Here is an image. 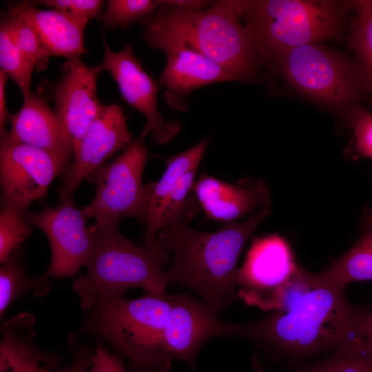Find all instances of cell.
<instances>
[{"mask_svg": "<svg viewBox=\"0 0 372 372\" xmlns=\"http://www.w3.org/2000/svg\"><path fill=\"white\" fill-rule=\"evenodd\" d=\"M267 206L238 223L223 225L212 231L169 222L157 239L170 258L165 271L167 283L188 288L218 315L235 302V280L239 256L253 232L271 213Z\"/></svg>", "mask_w": 372, "mask_h": 372, "instance_id": "obj_1", "label": "cell"}, {"mask_svg": "<svg viewBox=\"0 0 372 372\" xmlns=\"http://www.w3.org/2000/svg\"><path fill=\"white\" fill-rule=\"evenodd\" d=\"M311 278V289L287 311L242 325L240 335L300 353L340 347L356 337L366 313L346 300L344 289Z\"/></svg>", "mask_w": 372, "mask_h": 372, "instance_id": "obj_2", "label": "cell"}, {"mask_svg": "<svg viewBox=\"0 0 372 372\" xmlns=\"http://www.w3.org/2000/svg\"><path fill=\"white\" fill-rule=\"evenodd\" d=\"M145 41L163 39L180 43L235 74L251 80L260 61L239 19L237 1L221 0L207 9L188 10L159 5L138 21Z\"/></svg>", "mask_w": 372, "mask_h": 372, "instance_id": "obj_3", "label": "cell"}, {"mask_svg": "<svg viewBox=\"0 0 372 372\" xmlns=\"http://www.w3.org/2000/svg\"><path fill=\"white\" fill-rule=\"evenodd\" d=\"M119 223L101 216L90 226L96 238L94 256L87 274H79L72 282L83 311L99 299L123 296L133 288L154 295L166 293L164 269L170 262L169 254L161 246L134 243L120 232Z\"/></svg>", "mask_w": 372, "mask_h": 372, "instance_id": "obj_4", "label": "cell"}, {"mask_svg": "<svg viewBox=\"0 0 372 372\" xmlns=\"http://www.w3.org/2000/svg\"><path fill=\"white\" fill-rule=\"evenodd\" d=\"M238 17L260 62L290 48L341 35L349 2L329 0L237 1Z\"/></svg>", "mask_w": 372, "mask_h": 372, "instance_id": "obj_5", "label": "cell"}, {"mask_svg": "<svg viewBox=\"0 0 372 372\" xmlns=\"http://www.w3.org/2000/svg\"><path fill=\"white\" fill-rule=\"evenodd\" d=\"M173 302L167 292L101 298L87 311L84 329L127 360L133 372H167L160 344Z\"/></svg>", "mask_w": 372, "mask_h": 372, "instance_id": "obj_6", "label": "cell"}, {"mask_svg": "<svg viewBox=\"0 0 372 372\" xmlns=\"http://www.w3.org/2000/svg\"><path fill=\"white\" fill-rule=\"evenodd\" d=\"M148 133L145 127L118 157L98 168L86 179L96 188L92 201L81 209L87 219L110 216L121 220L133 217L146 225L156 183H143L149 157L145 143Z\"/></svg>", "mask_w": 372, "mask_h": 372, "instance_id": "obj_7", "label": "cell"}, {"mask_svg": "<svg viewBox=\"0 0 372 372\" xmlns=\"http://www.w3.org/2000/svg\"><path fill=\"white\" fill-rule=\"evenodd\" d=\"M276 61L296 88L331 107L350 105L365 86L358 65L319 43L285 50Z\"/></svg>", "mask_w": 372, "mask_h": 372, "instance_id": "obj_8", "label": "cell"}, {"mask_svg": "<svg viewBox=\"0 0 372 372\" xmlns=\"http://www.w3.org/2000/svg\"><path fill=\"white\" fill-rule=\"evenodd\" d=\"M32 227L40 229L48 239L51 249L50 264L41 276L75 278L79 269H88L96 250L95 236L87 225V217L73 199L59 202L54 207L37 212H27Z\"/></svg>", "mask_w": 372, "mask_h": 372, "instance_id": "obj_9", "label": "cell"}, {"mask_svg": "<svg viewBox=\"0 0 372 372\" xmlns=\"http://www.w3.org/2000/svg\"><path fill=\"white\" fill-rule=\"evenodd\" d=\"M201 300L174 293V302L161 338V353L165 365L172 360L187 364L197 372V358L203 345L214 338L240 335L242 325L223 321Z\"/></svg>", "mask_w": 372, "mask_h": 372, "instance_id": "obj_10", "label": "cell"}, {"mask_svg": "<svg viewBox=\"0 0 372 372\" xmlns=\"http://www.w3.org/2000/svg\"><path fill=\"white\" fill-rule=\"evenodd\" d=\"M298 268L283 237L254 236L245 260L235 273L238 296L262 310L276 309L284 288Z\"/></svg>", "mask_w": 372, "mask_h": 372, "instance_id": "obj_11", "label": "cell"}, {"mask_svg": "<svg viewBox=\"0 0 372 372\" xmlns=\"http://www.w3.org/2000/svg\"><path fill=\"white\" fill-rule=\"evenodd\" d=\"M66 167L49 153L1 135V207L28 211Z\"/></svg>", "mask_w": 372, "mask_h": 372, "instance_id": "obj_12", "label": "cell"}, {"mask_svg": "<svg viewBox=\"0 0 372 372\" xmlns=\"http://www.w3.org/2000/svg\"><path fill=\"white\" fill-rule=\"evenodd\" d=\"M132 141L121 107L115 104L103 105L99 115L75 147L72 162L60 175L59 202L73 199L83 180Z\"/></svg>", "mask_w": 372, "mask_h": 372, "instance_id": "obj_13", "label": "cell"}, {"mask_svg": "<svg viewBox=\"0 0 372 372\" xmlns=\"http://www.w3.org/2000/svg\"><path fill=\"white\" fill-rule=\"evenodd\" d=\"M104 58L100 63L116 83L124 101L143 114L146 129L155 141L164 145L180 131V123L175 119H166L160 114L157 96L159 84L151 77L134 56L132 45H126L114 52L104 39Z\"/></svg>", "mask_w": 372, "mask_h": 372, "instance_id": "obj_14", "label": "cell"}, {"mask_svg": "<svg viewBox=\"0 0 372 372\" xmlns=\"http://www.w3.org/2000/svg\"><path fill=\"white\" fill-rule=\"evenodd\" d=\"M149 47L165 52L167 61L158 80L173 109L185 111L187 99L196 89L215 83L240 81L225 68L185 45L172 41L150 39Z\"/></svg>", "mask_w": 372, "mask_h": 372, "instance_id": "obj_15", "label": "cell"}, {"mask_svg": "<svg viewBox=\"0 0 372 372\" xmlns=\"http://www.w3.org/2000/svg\"><path fill=\"white\" fill-rule=\"evenodd\" d=\"M60 70L62 76L52 90L54 111L75 149L103 105L97 95V79L103 70L100 64L90 67L79 59L67 61Z\"/></svg>", "mask_w": 372, "mask_h": 372, "instance_id": "obj_16", "label": "cell"}, {"mask_svg": "<svg viewBox=\"0 0 372 372\" xmlns=\"http://www.w3.org/2000/svg\"><path fill=\"white\" fill-rule=\"evenodd\" d=\"M192 192L207 220L225 224L271 206L269 188L261 178L245 177L229 183L203 173Z\"/></svg>", "mask_w": 372, "mask_h": 372, "instance_id": "obj_17", "label": "cell"}, {"mask_svg": "<svg viewBox=\"0 0 372 372\" xmlns=\"http://www.w3.org/2000/svg\"><path fill=\"white\" fill-rule=\"evenodd\" d=\"M8 119L10 138L49 153L66 167L72 162L73 141L42 96L31 92L23 96L22 106L17 112L10 114Z\"/></svg>", "mask_w": 372, "mask_h": 372, "instance_id": "obj_18", "label": "cell"}, {"mask_svg": "<svg viewBox=\"0 0 372 372\" xmlns=\"http://www.w3.org/2000/svg\"><path fill=\"white\" fill-rule=\"evenodd\" d=\"M7 14L22 18L34 30L49 57L71 61L87 52L83 36L88 19L55 9L41 10L27 1L12 4Z\"/></svg>", "mask_w": 372, "mask_h": 372, "instance_id": "obj_19", "label": "cell"}, {"mask_svg": "<svg viewBox=\"0 0 372 372\" xmlns=\"http://www.w3.org/2000/svg\"><path fill=\"white\" fill-rule=\"evenodd\" d=\"M35 318L21 313L1 325L0 372H61V356L41 350L34 344Z\"/></svg>", "mask_w": 372, "mask_h": 372, "instance_id": "obj_20", "label": "cell"}, {"mask_svg": "<svg viewBox=\"0 0 372 372\" xmlns=\"http://www.w3.org/2000/svg\"><path fill=\"white\" fill-rule=\"evenodd\" d=\"M205 137L193 147L165 158L166 169L156 182L148 210L147 231L143 236L144 245L158 247L157 236L161 229V218L165 205L175 186L187 172L198 169L209 143Z\"/></svg>", "mask_w": 372, "mask_h": 372, "instance_id": "obj_21", "label": "cell"}, {"mask_svg": "<svg viewBox=\"0 0 372 372\" xmlns=\"http://www.w3.org/2000/svg\"><path fill=\"white\" fill-rule=\"evenodd\" d=\"M360 235L353 247L343 256L333 260L318 273L316 280L344 289L356 281H372V207L365 206L359 223Z\"/></svg>", "mask_w": 372, "mask_h": 372, "instance_id": "obj_22", "label": "cell"}, {"mask_svg": "<svg viewBox=\"0 0 372 372\" xmlns=\"http://www.w3.org/2000/svg\"><path fill=\"white\" fill-rule=\"evenodd\" d=\"M22 247L16 249L0 267V317L3 316L12 302L24 293L32 292L39 297L50 289L48 279L32 277L25 269L22 259Z\"/></svg>", "mask_w": 372, "mask_h": 372, "instance_id": "obj_23", "label": "cell"}, {"mask_svg": "<svg viewBox=\"0 0 372 372\" xmlns=\"http://www.w3.org/2000/svg\"><path fill=\"white\" fill-rule=\"evenodd\" d=\"M349 3L356 14L352 23L349 45L358 57L364 85L372 92V1Z\"/></svg>", "mask_w": 372, "mask_h": 372, "instance_id": "obj_24", "label": "cell"}, {"mask_svg": "<svg viewBox=\"0 0 372 372\" xmlns=\"http://www.w3.org/2000/svg\"><path fill=\"white\" fill-rule=\"evenodd\" d=\"M0 68L19 87L23 96L31 91L34 70L18 47L6 15L0 23Z\"/></svg>", "mask_w": 372, "mask_h": 372, "instance_id": "obj_25", "label": "cell"}, {"mask_svg": "<svg viewBox=\"0 0 372 372\" xmlns=\"http://www.w3.org/2000/svg\"><path fill=\"white\" fill-rule=\"evenodd\" d=\"M196 172L197 169L187 172L175 186L163 209L161 229L172 221L187 225L196 214L198 203L191 192L196 181Z\"/></svg>", "mask_w": 372, "mask_h": 372, "instance_id": "obj_26", "label": "cell"}, {"mask_svg": "<svg viewBox=\"0 0 372 372\" xmlns=\"http://www.w3.org/2000/svg\"><path fill=\"white\" fill-rule=\"evenodd\" d=\"M307 372H372V353L356 336L339 347L330 359Z\"/></svg>", "mask_w": 372, "mask_h": 372, "instance_id": "obj_27", "label": "cell"}, {"mask_svg": "<svg viewBox=\"0 0 372 372\" xmlns=\"http://www.w3.org/2000/svg\"><path fill=\"white\" fill-rule=\"evenodd\" d=\"M12 207L0 211V262L6 260L32 234L27 212Z\"/></svg>", "mask_w": 372, "mask_h": 372, "instance_id": "obj_28", "label": "cell"}, {"mask_svg": "<svg viewBox=\"0 0 372 372\" xmlns=\"http://www.w3.org/2000/svg\"><path fill=\"white\" fill-rule=\"evenodd\" d=\"M101 16L105 28H127L130 23L153 14L160 5L159 0H108Z\"/></svg>", "mask_w": 372, "mask_h": 372, "instance_id": "obj_29", "label": "cell"}, {"mask_svg": "<svg viewBox=\"0 0 372 372\" xmlns=\"http://www.w3.org/2000/svg\"><path fill=\"white\" fill-rule=\"evenodd\" d=\"M5 15L16 43L26 60L37 71L47 70L49 56L34 30L19 17L8 14Z\"/></svg>", "mask_w": 372, "mask_h": 372, "instance_id": "obj_30", "label": "cell"}, {"mask_svg": "<svg viewBox=\"0 0 372 372\" xmlns=\"http://www.w3.org/2000/svg\"><path fill=\"white\" fill-rule=\"evenodd\" d=\"M353 130V158H367L372 161V114L358 108L349 118Z\"/></svg>", "mask_w": 372, "mask_h": 372, "instance_id": "obj_31", "label": "cell"}, {"mask_svg": "<svg viewBox=\"0 0 372 372\" xmlns=\"http://www.w3.org/2000/svg\"><path fill=\"white\" fill-rule=\"evenodd\" d=\"M32 6L44 5L89 21L101 18L104 1L101 0H40L30 1Z\"/></svg>", "mask_w": 372, "mask_h": 372, "instance_id": "obj_32", "label": "cell"}, {"mask_svg": "<svg viewBox=\"0 0 372 372\" xmlns=\"http://www.w3.org/2000/svg\"><path fill=\"white\" fill-rule=\"evenodd\" d=\"M68 347L72 352V361L61 372H87L89 371L95 353L91 347L82 342L76 335L70 337Z\"/></svg>", "mask_w": 372, "mask_h": 372, "instance_id": "obj_33", "label": "cell"}, {"mask_svg": "<svg viewBox=\"0 0 372 372\" xmlns=\"http://www.w3.org/2000/svg\"><path fill=\"white\" fill-rule=\"evenodd\" d=\"M89 372H127L121 358L116 353L108 351L99 340L95 347V353Z\"/></svg>", "mask_w": 372, "mask_h": 372, "instance_id": "obj_34", "label": "cell"}, {"mask_svg": "<svg viewBox=\"0 0 372 372\" xmlns=\"http://www.w3.org/2000/svg\"><path fill=\"white\" fill-rule=\"evenodd\" d=\"M365 348L372 353V311L366 313L362 319L357 331Z\"/></svg>", "mask_w": 372, "mask_h": 372, "instance_id": "obj_35", "label": "cell"}, {"mask_svg": "<svg viewBox=\"0 0 372 372\" xmlns=\"http://www.w3.org/2000/svg\"><path fill=\"white\" fill-rule=\"evenodd\" d=\"M211 2L207 0H161L160 4L188 10H200L205 9Z\"/></svg>", "mask_w": 372, "mask_h": 372, "instance_id": "obj_36", "label": "cell"}, {"mask_svg": "<svg viewBox=\"0 0 372 372\" xmlns=\"http://www.w3.org/2000/svg\"><path fill=\"white\" fill-rule=\"evenodd\" d=\"M8 75L0 70V134H3L7 131L6 124L9 121V113L6 105V85L8 79Z\"/></svg>", "mask_w": 372, "mask_h": 372, "instance_id": "obj_37", "label": "cell"}]
</instances>
